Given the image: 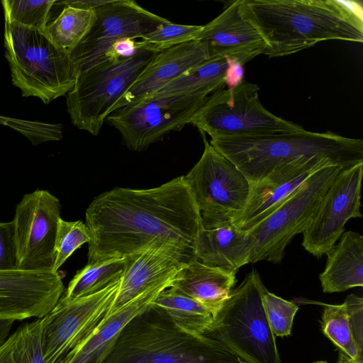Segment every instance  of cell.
<instances>
[{
	"label": "cell",
	"instance_id": "cell-1",
	"mask_svg": "<svg viewBox=\"0 0 363 363\" xmlns=\"http://www.w3.org/2000/svg\"><path fill=\"white\" fill-rule=\"evenodd\" d=\"M85 218L91 235L88 263L159 247L194 250L202 227L184 175L151 189L105 191L93 199Z\"/></svg>",
	"mask_w": 363,
	"mask_h": 363
},
{
	"label": "cell",
	"instance_id": "cell-2",
	"mask_svg": "<svg viewBox=\"0 0 363 363\" xmlns=\"http://www.w3.org/2000/svg\"><path fill=\"white\" fill-rule=\"evenodd\" d=\"M242 7L264 38L269 57L325 40L363 41L362 7L356 1L242 0Z\"/></svg>",
	"mask_w": 363,
	"mask_h": 363
},
{
	"label": "cell",
	"instance_id": "cell-3",
	"mask_svg": "<svg viewBox=\"0 0 363 363\" xmlns=\"http://www.w3.org/2000/svg\"><path fill=\"white\" fill-rule=\"evenodd\" d=\"M209 143L255 183L275 168L315 157H326L345 168L363 162V140L334 133L303 129L291 133L242 137H213Z\"/></svg>",
	"mask_w": 363,
	"mask_h": 363
},
{
	"label": "cell",
	"instance_id": "cell-4",
	"mask_svg": "<svg viewBox=\"0 0 363 363\" xmlns=\"http://www.w3.org/2000/svg\"><path fill=\"white\" fill-rule=\"evenodd\" d=\"M103 363H244L218 340L194 334L149 306L116 338Z\"/></svg>",
	"mask_w": 363,
	"mask_h": 363
},
{
	"label": "cell",
	"instance_id": "cell-5",
	"mask_svg": "<svg viewBox=\"0 0 363 363\" xmlns=\"http://www.w3.org/2000/svg\"><path fill=\"white\" fill-rule=\"evenodd\" d=\"M4 19L6 57L13 84L23 96H35L49 104L67 94L77 79L70 55L44 32Z\"/></svg>",
	"mask_w": 363,
	"mask_h": 363
},
{
	"label": "cell",
	"instance_id": "cell-6",
	"mask_svg": "<svg viewBox=\"0 0 363 363\" xmlns=\"http://www.w3.org/2000/svg\"><path fill=\"white\" fill-rule=\"evenodd\" d=\"M264 288L259 274L253 269L231 291L206 334L244 363H281L276 336L262 302Z\"/></svg>",
	"mask_w": 363,
	"mask_h": 363
},
{
	"label": "cell",
	"instance_id": "cell-7",
	"mask_svg": "<svg viewBox=\"0 0 363 363\" xmlns=\"http://www.w3.org/2000/svg\"><path fill=\"white\" fill-rule=\"evenodd\" d=\"M156 53L140 49L127 58L106 59L78 74L67 96L72 123L79 129L97 135L112 106Z\"/></svg>",
	"mask_w": 363,
	"mask_h": 363
},
{
	"label": "cell",
	"instance_id": "cell-8",
	"mask_svg": "<svg viewBox=\"0 0 363 363\" xmlns=\"http://www.w3.org/2000/svg\"><path fill=\"white\" fill-rule=\"evenodd\" d=\"M340 166L323 167L308 178L272 213L246 230L251 239L250 263L280 262L293 238L308 226Z\"/></svg>",
	"mask_w": 363,
	"mask_h": 363
},
{
	"label": "cell",
	"instance_id": "cell-9",
	"mask_svg": "<svg viewBox=\"0 0 363 363\" xmlns=\"http://www.w3.org/2000/svg\"><path fill=\"white\" fill-rule=\"evenodd\" d=\"M257 84L243 80L214 92L194 114L190 123L201 134L242 137L291 133L304 129L267 110L258 97Z\"/></svg>",
	"mask_w": 363,
	"mask_h": 363
},
{
	"label": "cell",
	"instance_id": "cell-10",
	"mask_svg": "<svg viewBox=\"0 0 363 363\" xmlns=\"http://www.w3.org/2000/svg\"><path fill=\"white\" fill-rule=\"evenodd\" d=\"M204 150L199 160L184 175L193 192L203 226L231 223L243 211L250 182L201 134Z\"/></svg>",
	"mask_w": 363,
	"mask_h": 363
},
{
	"label": "cell",
	"instance_id": "cell-11",
	"mask_svg": "<svg viewBox=\"0 0 363 363\" xmlns=\"http://www.w3.org/2000/svg\"><path fill=\"white\" fill-rule=\"evenodd\" d=\"M208 98L198 94L146 97L113 111L106 121L120 133L128 149L143 151L189 123Z\"/></svg>",
	"mask_w": 363,
	"mask_h": 363
},
{
	"label": "cell",
	"instance_id": "cell-12",
	"mask_svg": "<svg viewBox=\"0 0 363 363\" xmlns=\"http://www.w3.org/2000/svg\"><path fill=\"white\" fill-rule=\"evenodd\" d=\"M121 279L104 289L74 299L60 297L42 322V345L45 363H58L84 342L106 317Z\"/></svg>",
	"mask_w": 363,
	"mask_h": 363
},
{
	"label": "cell",
	"instance_id": "cell-13",
	"mask_svg": "<svg viewBox=\"0 0 363 363\" xmlns=\"http://www.w3.org/2000/svg\"><path fill=\"white\" fill-rule=\"evenodd\" d=\"M95 12L91 30L69 54L77 77L101 62L116 42L140 39L169 21L132 0H110Z\"/></svg>",
	"mask_w": 363,
	"mask_h": 363
},
{
	"label": "cell",
	"instance_id": "cell-14",
	"mask_svg": "<svg viewBox=\"0 0 363 363\" xmlns=\"http://www.w3.org/2000/svg\"><path fill=\"white\" fill-rule=\"evenodd\" d=\"M60 200L47 190L26 194L13 219L16 269L52 270L54 243L60 217Z\"/></svg>",
	"mask_w": 363,
	"mask_h": 363
},
{
	"label": "cell",
	"instance_id": "cell-15",
	"mask_svg": "<svg viewBox=\"0 0 363 363\" xmlns=\"http://www.w3.org/2000/svg\"><path fill=\"white\" fill-rule=\"evenodd\" d=\"M363 162L342 169L327 189L313 220L303 232L302 246L316 257L327 255L350 218H362Z\"/></svg>",
	"mask_w": 363,
	"mask_h": 363
},
{
	"label": "cell",
	"instance_id": "cell-16",
	"mask_svg": "<svg viewBox=\"0 0 363 363\" xmlns=\"http://www.w3.org/2000/svg\"><path fill=\"white\" fill-rule=\"evenodd\" d=\"M64 291L59 272L0 271V320L41 318L56 305Z\"/></svg>",
	"mask_w": 363,
	"mask_h": 363
},
{
	"label": "cell",
	"instance_id": "cell-17",
	"mask_svg": "<svg viewBox=\"0 0 363 363\" xmlns=\"http://www.w3.org/2000/svg\"><path fill=\"white\" fill-rule=\"evenodd\" d=\"M331 165L345 169L339 162L326 157H315L275 168L262 179L250 183L246 205L231 223L242 230H249L272 213L314 172Z\"/></svg>",
	"mask_w": 363,
	"mask_h": 363
},
{
	"label": "cell",
	"instance_id": "cell-18",
	"mask_svg": "<svg viewBox=\"0 0 363 363\" xmlns=\"http://www.w3.org/2000/svg\"><path fill=\"white\" fill-rule=\"evenodd\" d=\"M195 258L194 250L173 246L148 249L125 257L119 288L106 318L149 289L172 281Z\"/></svg>",
	"mask_w": 363,
	"mask_h": 363
},
{
	"label": "cell",
	"instance_id": "cell-19",
	"mask_svg": "<svg viewBox=\"0 0 363 363\" xmlns=\"http://www.w3.org/2000/svg\"><path fill=\"white\" fill-rule=\"evenodd\" d=\"M196 40L206 43L210 58L226 57L243 65L267 49L259 28L244 12L242 0L232 2L203 26Z\"/></svg>",
	"mask_w": 363,
	"mask_h": 363
},
{
	"label": "cell",
	"instance_id": "cell-20",
	"mask_svg": "<svg viewBox=\"0 0 363 363\" xmlns=\"http://www.w3.org/2000/svg\"><path fill=\"white\" fill-rule=\"evenodd\" d=\"M209 58L206 43L197 40L157 52L137 79L116 101L110 113L157 91L187 70Z\"/></svg>",
	"mask_w": 363,
	"mask_h": 363
},
{
	"label": "cell",
	"instance_id": "cell-21",
	"mask_svg": "<svg viewBox=\"0 0 363 363\" xmlns=\"http://www.w3.org/2000/svg\"><path fill=\"white\" fill-rule=\"evenodd\" d=\"M194 250L196 258L202 263L237 272L250 263L252 242L247 231L231 223L202 225Z\"/></svg>",
	"mask_w": 363,
	"mask_h": 363
},
{
	"label": "cell",
	"instance_id": "cell-22",
	"mask_svg": "<svg viewBox=\"0 0 363 363\" xmlns=\"http://www.w3.org/2000/svg\"><path fill=\"white\" fill-rule=\"evenodd\" d=\"M235 274V272L209 266L195 258L179 270L169 286L197 301L214 318L230 296L236 282Z\"/></svg>",
	"mask_w": 363,
	"mask_h": 363
},
{
	"label": "cell",
	"instance_id": "cell-23",
	"mask_svg": "<svg viewBox=\"0 0 363 363\" xmlns=\"http://www.w3.org/2000/svg\"><path fill=\"white\" fill-rule=\"evenodd\" d=\"M323 306V334L340 351L363 363V298L352 294L340 305Z\"/></svg>",
	"mask_w": 363,
	"mask_h": 363
},
{
	"label": "cell",
	"instance_id": "cell-24",
	"mask_svg": "<svg viewBox=\"0 0 363 363\" xmlns=\"http://www.w3.org/2000/svg\"><path fill=\"white\" fill-rule=\"evenodd\" d=\"M330 250L319 279L324 293L342 292L363 286V237L352 230L344 232Z\"/></svg>",
	"mask_w": 363,
	"mask_h": 363
},
{
	"label": "cell",
	"instance_id": "cell-25",
	"mask_svg": "<svg viewBox=\"0 0 363 363\" xmlns=\"http://www.w3.org/2000/svg\"><path fill=\"white\" fill-rule=\"evenodd\" d=\"M172 281L149 289L104 318L84 342L58 363H83L98 349L116 337L132 319L145 311L158 294L169 286Z\"/></svg>",
	"mask_w": 363,
	"mask_h": 363
},
{
	"label": "cell",
	"instance_id": "cell-26",
	"mask_svg": "<svg viewBox=\"0 0 363 363\" xmlns=\"http://www.w3.org/2000/svg\"><path fill=\"white\" fill-rule=\"evenodd\" d=\"M150 306L164 313L178 327L199 335L211 328L213 317L202 304L173 287L161 291Z\"/></svg>",
	"mask_w": 363,
	"mask_h": 363
},
{
	"label": "cell",
	"instance_id": "cell-27",
	"mask_svg": "<svg viewBox=\"0 0 363 363\" xmlns=\"http://www.w3.org/2000/svg\"><path fill=\"white\" fill-rule=\"evenodd\" d=\"M228 58H209L146 97L184 94L208 96L211 93L220 90L225 85Z\"/></svg>",
	"mask_w": 363,
	"mask_h": 363
},
{
	"label": "cell",
	"instance_id": "cell-28",
	"mask_svg": "<svg viewBox=\"0 0 363 363\" xmlns=\"http://www.w3.org/2000/svg\"><path fill=\"white\" fill-rule=\"evenodd\" d=\"M125 257L87 263L69 281L62 296L74 299L97 293L121 279Z\"/></svg>",
	"mask_w": 363,
	"mask_h": 363
},
{
	"label": "cell",
	"instance_id": "cell-29",
	"mask_svg": "<svg viewBox=\"0 0 363 363\" xmlns=\"http://www.w3.org/2000/svg\"><path fill=\"white\" fill-rule=\"evenodd\" d=\"M63 6L59 16L47 25L45 33L55 45L70 54L89 33L96 15L95 10Z\"/></svg>",
	"mask_w": 363,
	"mask_h": 363
},
{
	"label": "cell",
	"instance_id": "cell-30",
	"mask_svg": "<svg viewBox=\"0 0 363 363\" xmlns=\"http://www.w3.org/2000/svg\"><path fill=\"white\" fill-rule=\"evenodd\" d=\"M0 363H45L41 318L21 325L9 335L0 345Z\"/></svg>",
	"mask_w": 363,
	"mask_h": 363
},
{
	"label": "cell",
	"instance_id": "cell-31",
	"mask_svg": "<svg viewBox=\"0 0 363 363\" xmlns=\"http://www.w3.org/2000/svg\"><path fill=\"white\" fill-rule=\"evenodd\" d=\"M203 26L181 25L169 21L136 40L138 50L159 52L172 47L195 40Z\"/></svg>",
	"mask_w": 363,
	"mask_h": 363
},
{
	"label": "cell",
	"instance_id": "cell-32",
	"mask_svg": "<svg viewBox=\"0 0 363 363\" xmlns=\"http://www.w3.org/2000/svg\"><path fill=\"white\" fill-rule=\"evenodd\" d=\"M90 240V233L85 223L81 220L66 221L60 218L54 243L52 270L58 272L76 250Z\"/></svg>",
	"mask_w": 363,
	"mask_h": 363
},
{
	"label": "cell",
	"instance_id": "cell-33",
	"mask_svg": "<svg viewBox=\"0 0 363 363\" xmlns=\"http://www.w3.org/2000/svg\"><path fill=\"white\" fill-rule=\"evenodd\" d=\"M55 1L4 0V16L22 26L45 31Z\"/></svg>",
	"mask_w": 363,
	"mask_h": 363
},
{
	"label": "cell",
	"instance_id": "cell-34",
	"mask_svg": "<svg viewBox=\"0 0 363 363\" xmlns=\"http://www.w3.org/2000/svg\"><path fill=\"white\" fill-rule=\"evenodd\" d=\"M262 302L274 335L278 337L289 335L298 306L293 301L269 292L266 287L262 294Z\"/></svg>",
	"mask_w": 363,
	"mask_h": 363
},
{
	"label": "cell",
	"instance_id": "cell-35",
	"mask_svg": "<svg viewBox=\"0 0 363 363\" xmlns=\"http://www.w3.org/2000/svg\"><path fill=\"white\" fill-rule=\"evenodd\" d=\"M16 254L13 221L0 222V271L16 269Z\"/></svg>",
	"mask_w": 363,
	"mask_h": 363
},
{
	"label": "cell",
	"instance_id": "cell-36",
	"mask_svg": "<svg viewBox=\"0 0 363 363\" xmlns=\"http://www.w3.org/2000/svg\"><path fill=\"white\" fill-rule=\"evenodd\" d=\"M138 49L136 46L135 40L130 38L122 39L116 42L112 45L111 49L106 54L102 61L108 58H127L135 55L138 52Z\"/></svg>",
	"mask_w": 363,
	"mask_h": 363
},
{
	"label": "cell",
	"instance_id": "cell-37",
	"mask_svg": "<svg viewBox=\"0 0 363 363\" xmlns=\"http://www.w3.org/2000/svg\"><path fill=\"white\" fill-rule=\"evenodd\" d=\"M243 65L239 62L228 58V67L225 72V84H227L228 89L233 88L244 79Z\"/></svg>",
	"mask_w": 363,
	"mask_h": 363
},
{
	"label": "cell",
	"instance_id": "cell-38",
	"mask_svg": "<svg viewBox=\"0 0 363 363\" xmlns=\"http://www.w3.org/2000/svg\"><path fill=\"white\" fill-rule=\"evenodd\" d=\"M110 0L63 1L60 4L82 10H95L107 4Z\"/></svg>",
	"mask_w": 363,
	"mask_h": 363
},
{
	"label": "cell",
	"instance_id": "cell-39",
	"mask_svg": "<svg viewBox=\"0 0 363 363\" xmlns=\"http://www.w3.org/2000/svg\"><path fill=\"white\" fill-rule=\"evenodd\" d=\"M116 337L108 341L104 345L98 349L94 354L89 357L83 363H103L109 353Z\"/></svg>",
	"mask_w": 363,
	"mask_h": 363
},
{
	"label": "cell",
	"instance_id": "cell-40",
	"mask_svg": "<svg viewBox=\"0 0 363 363\" xmlns=\"http://www.w3.org/2000/svg\"><path fill=\"white\" fill-rule=\"evenodd\" d=\"M13 322L11 320H0V345L9 336Z\"/></svg>",
	"mask_w": 363,
	"mask_h": 363
},
{
	"label": "cell",
	"instance_id": "cell-41",
	"mask_svg": "<svg viewBox=\"0 0 363 363\" xmlns=\"http://www.w3.org/2000/svg\"><path fill=\"white\" fill-rule=\"evenodd\" d=\"M337 363H361L359 362H357L352 358H350L349 356H347L345 353L340 351L339 352V359Z\"/></svg>",
	"mask_w": 363,
	"mask_h": 363
},
{
	"label": "cell",
	"instance_id": "cell-42",
	"mask_svg": "<svg viewBox=\"0 0 363 363\" xmlns=\"http://www.w3.org/2000/svg\"><path fill=\"white\" fill-rule=\"evenodd\" d=\"M313 363H328L326 361H317V362H314Z\"/></svg>",
	"mask_w": 363,
	"mask_h": 363
}]
</instances>
